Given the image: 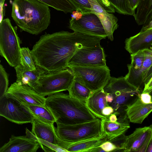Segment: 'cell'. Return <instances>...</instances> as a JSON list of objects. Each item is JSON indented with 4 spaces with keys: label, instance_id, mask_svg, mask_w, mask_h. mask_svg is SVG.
Instances as JSON below:
<instances>
[{
    "label": "cell",
    "instance_id": "obj_1",
    "mask_svg": "<svg viewBox=\"0 0 152 152\" xmlns=\"http://www.w3.org/2000/svg\"><path fill=\"white\" fill-rule=\"evenodd\" d=\"M103 38L74 31L45 34L33 46L32 55L37 66L46 73L67 68L71 58L80 49L100 43Z\"/></svg>",
    "mask_w": 152,
    "mask_h": 152
},
{
    "label": "cell",
    "instance_id": "obj_2",
    "mask_svg": "<svg viewBox=\"0 0 152 152\" xmlns=\"http://www.w3.org/2000/svg\"><path fill=\"white\" fill-rule=\"evenodd\" d=\"M49 7L38 0H13L11 16L22 31L38 35L50 23Z\"/></svg>",
    "mask_w": 152,
    "mask_h": 152
},
{
    "label": "cell",
    "instance_id": "obj_3",
    "mask_svg": "<svg viewBox=\"0 0 152 152\" xmlns=\"http://www.w3.org/2000/svg\"><path fill=\"white\" fill-rule=\"evenodd\" d=\"M45 104L55 118L56 123L73 125L97 118L89 110L85 103L62 91L48 96L46 98Z\"/></svg>",
    "mask_w": 152,
    "mask_h": 152
},
{
    "label": "cell",
    "instance_id": "obj_4",
    "mask_svg": "<svg viewBox=\"0 0 152 152\" xmlns=\"http://www.w3.org/2000/svg\"><path fill=\"white\" fill-rule=\"evenodd\" d=\"M55 128L57 136L71 143L100 138L106 135L103 132L101 119L73 125L56 123Z\"/></svg>",
    "mask_w": 152,
    "mask_h": 152
},
{
    "label": "cell",
    "instance_id": "obj_5",
    "mask_svg": "<svg viewBox=\"0 0 152 152\" xmlns=\"http://www.w3.org/2000/svg\"><path fill=\"white\" fill-rule=\"evenodd\" d=\"M103 88L106 93L113 96V100L108 105L113 108V113L117 116L125 112L127 107L134 102L142 93L129 83L124 77H111Z\"/></svg>",
    "mask_w": 152,
    "mask_h": 152
},
{
    "label": "cell",
    "instance_id": "obj_6",
    "mask_svg": "<svg viewBox=\"0 0 152 152\" xmlns=\"http://www.w3.org/2000/svg\"><path fill=\"white\" fill-rule=\"evenodd\" d=\"M17 28L12 26L8 18L0 22V54L13 67L20 64L21 42L17 34Z\"/></svg>",
    "mask_w": 152,
    "mask_h": 152
},
{
    "label": "cell",
    "instance_id": "obj_7",
    "mask_svg": "<svg viewBox=\"0 0 152 152\" xmlns=\"http://www.w3.org/2000/svg\"><path fill=\"white\" fill-rule=\"evenodd\" d=\"M72 71L69 68L60 71L45 73L39 79L35 91L44 96L68 90L74 79Z\"/></svg>",
    "mask_w": 152,
    "mask_h": 152
},
{
    "label": "cell",
    "instance_id": "obj_8",
    "mask_svg": "<svg viewBox=\"0 0 152 152\" xmlns=\"http://www.w3.org/2000/svg\"><path fill=\"white\" fill-rule=\"evenodd\" d=\"M75 79L92 92L103 88L111 77L110 70L107 67L70 66Z\"/></svg>",
    "mask_w": 152,
    "mask_h": 152
},
{
    "label": "cell",
    "instance_id": "obj_9",
    "mask_svg": "<svg viewBox=\"0 0 152 152\" xmlns=\"http://www.w3.org/2000/svg\"><path fill=\"white\" fill-rule=\"evenodd\" d=\"M152 136V125L137 128L128 136L124 134L110 140L118 147V152H146Z\"/></svg>",
    "mask_w": 152,
    "mask_h": 152
},
{
    "label": "cell",
    "instance_id": "obj_10",
    "mask_svg": "<svg viewBox=\"0 0 152 152\" xmlns=\"http://www.w3.org/2000/svg\"><path fill=\"white\" fill-rule=\"evenodd\" d=\"M69 28L74 31L105 39L107 35L99 18L93 13L83 14L77 10L72 12Z\"/></svg>",
    "mask_w": 152,
    "mask_h": 152
},
{
    "label": "cell",
    "instance_id": "obj_11",
    "mask_svg": "<svg viewBox=\"0 0 152 152\" xmlns=\"http://www.w3.org/2000/svg\"><path fill=\"white\" fill-rule=\"evenodd\" d=\"M74 66L88 67H107L106 55L100 43L81 48L69 60L68 66Z\"/></svg>",
    "mask_w": 152,
    "mask_h": 152
},
{
    "label": "cell",
    "instance_id": "obj_12",
    "mask_svg": "<svg viewBox=\"0 0 152 152\" xmlns=\"http://www.w3.org/2000/svg\"><path fill=\"white\" fill-rule=\"evenodd\" d=\"M4 95L21 105H34L46 107V98L28 85H20L15 82L11 84Z\"/></svg>",
    "mask_w": 152,
    "mask_h": 152
},
{
    "label": "cell",
    "instance_id": "obj_13",
    "mask_svg": "<svg viewBox=\"0 0 152 152\" xmlns=\"http://www.w3.org/2000/svg\"><path fill=\"white\" fill-rule=\"evenodd\" d=\"M0 115L18 124L31 123L34 117L20 104L5 95L0 98Z\"/></svg>",
    "mask_w": 152,
    "mask_h": 152
},
{
    "label": "cell",
    "instance_id": "obj_14",
    "mask_svg": "<svg viewBox=\"0 0 152 152\" xmlns=\"http://www.w3.org/2000/svg\"><path fill=\"white\" fill-rule=\"evenodd\" d=\"M40 148L35 140L25 136L12 135L9 141L0 148V152H36Z\"/></svg>",
    "mask_w": 152,
    "mask_h": 152
},
{
    "label": "cell",
    "instance_id": "obj_15",
    "mask_svg": "<svg viewBox=\"0 0 152 152\" xmlns=\"http://www.w3.org/2000/svg\"><path fill=\"white\" fill-rule=\"evenodd\" d=\"M152 66V51L145 52L144 61L141 69H134L131 64L127 65L128 72L125 75L127 80L132 85L140 89L144 87L145 78L150 68Z\"/></svg>",
    "mask_w": 152,
    "mask_h": 152
},
{
    "label": "cell",
    "instance_id": "obj_16",
    "mask_svg": "<svg viewBox=\"0 0 152 152\" xmlns=\"http://www.w3.org/2000/svg\"><path fill=\"white\" fill-rule=\"evenodd\" d=\"M116 122H112L109 117L101 119L103 132L110 140L125 134L130 127V121L126 111L118 115Z\"/></svg>",
    "mask_w": 152,
    "mask_h": 152
},
{
    "label": "cell",
    "instance_id": "obj_17",
    "mask_svg": "<svg viewBox=\"0 0 152 152\" xmlns=\"http://www.w3.org/2000/svg\"><path fill=\"white\" fill-rule=\"evenodd\" d=\"M76 10L83 14L97 13L104 10L108 13H114V8L108 0H69Z\"/></svg>",
    "mask_w": 152,
    "mask_h": 152
},
{
    "label": "cell",
    "instance_id": "obj_18",
    "mask_svg": "<svg viewBox=\"0 0 152 152\" xmlns=\"http://www.w3.org/2000/svg\"><path fill=\"white\" fill-rule=\"evenodd\" d=\"M139 96L127 107L125 111L130 122L141 124L152 112V102H144Z\"/></svg>",
    "mask_w": 152,
    "mask_h": 152
},
{
    "label": "cell",
    "instance_id": "obj_19",
    "mask_svg": "<svg viewBox=\"0 0 152 152\" xmlns=\"http://www.w3.org/2000/svg\"><path fill=\"white\" fill-rule=\"evenodd\" d=\"M125 44L126 50L131 54L149 49L152 45V28L126 39Z\"/></svg>",
    "mask_w": 152,
    "mask_h": 152
},
{
    "label": "cell",
    "instance_id": "obj_20",
    "mask_svg": "<svg viewBox=\"0 0 152 152\" xmlns=\"http://www.w3.org/2000/svg\"><path fill=\"white\" fill-rule=\"evenodd\" d=\"M107 140V136L105 135L98 138L71 143L62 140L57 136L56 143L68 152H90L92 149L100 146Z\"/></svg>",
    "mask_w": 152,
    "mask_h": 152
},
{
    "label": "cell",
    "instance_id": "obj_21",
    "mask_svg": "<svg viewBox=\"0 0 152 152\" xmlns=\"http://www.w3.org/2000/svg\"><path fill=\"white\" fill-rule=\"evenodd\" d=\"M14 68L17 77L16 82L20 85H28L33 89L37 86L40 76L46 73L43 69L39 66L34 71L26 69L20 64Z\"/></svg>",
    "mask_w": 152,
    "mask_h": 152
},
{
    "label": "cell",
    "instance_id": "obj_22",
    "mask_svg": "<svg viewBox=\"0 0 152 152\" xmlns=\"http://www.w3.org/2000/svg\"><path fill=\"white\" fill-rule=\"evenodd\" d=\"M106 96L103 88H102L93 92L86 102L89 110L96 117L100 119L106 118L102 114V110L108 105Z\"/></svg>",
    "mask_w": 152,
    "mask_h": 152
},
{
    "label": "cell",
    "instance_id": "obj_23",
    "mask_svg": "<svg viewBox=\"0 0 152 152\" xmlns=\"http://www.w3.org/2000/svg\"><path fill=\"white\" fill-rule=\"evenodd\" d=\"M31 124V132L35 136L57 145V136L54 125L42 122L35 117Z\"/></svg>",
    "mask_w": 152,
    "mask_h": 152
},
{
    "label": "cell",
    "instance_id": "obj_24",
    "mask_svg": "<svg viewBox=\"0 0 152 152\" xmlns=\"http://www.w3.org/2000/svg\"><path fill=\"white\" fill-rule=\"evenodd\" d=\"M21 105L34 117L42 122L51 125H54L56 122L55 118L47 107L34 105Z\"/></svg>",
    "mask_w": 152,
    "mask_h": 152
},
{
    "label": "cell",
    "instance_id": "obj_25",
    "mask_svg": "<svg viewBox=\"0 0 152 152\" xmlns=\"http://www.w3.org/2000/svg\"><path fill=\"white\" fill-rule=\"evenodd\" d=\"M134 17L139 25L147 24L152 20V0H140Z\"/></svg>",
    "mask_w": 152,
    "mask_h": 152
},
{
    "label": "cell",
    "instance_id": "obj_26",
    "mask_svg": "<svg viewBox=\"0 0 152 152\" xmlns=\"http://www.w3.org/2000/svg\"><path fill=\"white\" fill-rule=\"evenodd\" d=\"M68 91L70 97L85 103L93 92L75 78Z\"/></svg>",
    "mask_w": 152,
    "mask_h": 152
},
{
    "label": "cell",
    "instance_id": "obj_27",
    "mask_svg": "<svg viewBox=\"0 0 152 152\" xmlns=\"http://www.w3.org/2000/svg\"><path fill=\"white\" fill-rule=\"evenodd\" d=\"M41 2L65 13H71L76 10V8L69 0H38Z\"/></svg>",
    "mask_w": 152,
    "mask_h": 152
},
{
    "label": "cell",
    "instance_id": "obj_28",
    "mask_svg": "<svg viewBox=\"0 0 152 152\" xmlns=\"http://www.w3.org/2000/svg\"><path fill=\"white\" fill-rule=\"evenodd\" d=\"M26 133L27 136L36 140L39 143L40 148L45 152H68L66 150L57 145L36 137L27 128L26 129Z\"/></svg>",
    "mask_w": 152,
    "mask_h": 152
},
{
    "label": "cell",
    "instance_id": "obj_29",
    "mask_svg": "<svg viewBox=\"0 0 152 152\" xmlns=\"http://www.w3.org/2000/svg\"><path fill=\"white\" fill-rule=\"evenodd\" d=\"M114 8L115 12L128 15H135L130 5L129 0H108Z\"/></svg>",
    "mask_w": 152,
    "mask_h": 152
},
{
    "label": "cell",
    "instance_id": "obj_30",
    "mask_svg": "<svg viewBox=\"0 0 152 152\" xmlns=\"http://www.w3.org/2000/svg\"><path fill=\"white\" fill-rule=\"evenodd\" d=\"M20 64L24 68L31 70H35L38 67L28 48H22L20 53Z\"/></svg>",
    "mask_w": 152,
    "mask_h": 152
},
{
    "label": "cell",
    "instance_id": "obj_31",
    "mask_svg": "<svg viewBox=\"0 0 152 152\" xmlns=\"http://www.w3.org/2000/svg\"><path fill=\"white\" fill-rule=\"evenodd\" d=\"M131 65L133 67L136 69H141L143 66L145 58L144 50L131 54Z\"/></svg>",
    "mask_w": 152,
    "mask_h": 152
},
{
    "label": "cell",
    "instance_id": "obj_32",
    "mask_svg": "<svg viewBox=\"0 0 152 152\" xmlns=\"http://www.w3.org/2000/svg\"><path fill=\"white\" fill-rule=\"evenodd\" d=\"M0 98L4 96L9 84L8 77L3 66L0 65Z\"/></svg>",
    "mask_w": 152,
    "mask_h": 152
},
{
    "label": "cell",
    "instance_id": "obj_33",
    "mask_svg": "<svg viewBox=\"0 0 152 152\" xmlns=\"http://www.w3.org/2000/svg\"><path fill=\"white\" fill-rule=\"evenodd\" d=\"M100 147L104 152H118L117 146L111 141L107 140L103 142Z\"/></svg>",
    "mask_w": 152,
    "mask_h": 152
},
{
    "label": "cell",
    "instance_id": "obj_34",
    "mask_svg": "<svg viewBox=\"0 0 152 152\" xmlns=\"http://www.w3.org/2000/svg\"><path fill=\"white\" fill-rule=\"evenodd\" d=\"M113 108L111 106L108 105L104 108L102 110V114L106 118L109 117L114 113Z\"/></svg>",
    "mask_w": 152,
    "mask_h": 152
},
{
    "label": "cell",
    "instance_id": "obj_35",
    "mask_svg": "<svg viewBox=\"0 0 152 152\" xmlns=\"http://www.w3.org/2000/svg\"><path fill=\"white\" fill-rule=\"evenodd\" d=\"M152 92V77L145 84L142 93H150Z\"/></svg>",
    "mask_w": 152,
    "mask_h": 152
},
{
    "label": "cell",
    "instance_id": "obj_36",
    "mask_svg": "<svg viewBox=\"0 0 152 152\" xmlns=\"http://www.w3.org/2000/svg\"><path fill=\"white\" fill-rule=\"evenodd\" d=\"M132 8L135 12V10L139 4L140 0H129Z\"/></svg>",
    "mask_w": 152,
    "mask_h": 152
},
{
    "label": "cell",
    "instance_id": "obj_37",
    "mask_svg": "<svg viewBox=\"0 0 152 152\" xmlns=\"http://www.w3.org/2000/svg\"><path fill=\"white\" fill-rule=\"evenodd\" d=\"M106 99L108 105L112 102L113 100V97L111 94L106 93Z\"/></svg>",
    "mask_w": 152,
    "mask_h": 152
},
{
    "label": "cell",
    "instance_id": "obj_38",
    "mask_svg": "<svg viewBox=\"0 0 152 152\" xmlns=\"http://www.w3.org/2000/svg\"><path fill=\"white\" fill-rule=\"evenodd\" d=\"M117 116L116 114L113 113L109 117V119L111 122H116L118 120Z\"/></svg>",
    "mask_w": 152,
    "mask_h": 152
},
{
    "label": "cell",
    "instance_id": "obj_39",
    "mask_svg": "<svg viewBox=\"0 0 152 152\" xmlns=\"http://www.w3.org/2000/svg\"><path fill=\"white\" fill-rule=\"evenodd\" d=\"M4 4L0 3V22H1L3 20V7Z\"/></svg>",
    "mask_w": 152,
    "mask_h": 152
},
{
    "label": "cell",
    "instance_id": "obj_40",
    "mask_svg": "<svg viewBox=\"0 0 152 152\" xmlns=\"http://www.w3.org/2000/svg\"><path fill=\"white\" fill-rule=\"evenodd\" d=\"M146 152H152V136L149 142Z\"/></svg>",
    "mask_w": 152,
    "mask_h": 152
},
{
    "label": "cell",
    "instance_id": "obj_41",
    "mask_svg": "<svg viewBox=\"0 0 152 152\" xmlns=\"http://www.w3.org/2000/svg\"><path fill=\"white\" fill-rule=\"evenodd\" d=\"M5 0H0V3L4 4Z\"/></svg>",
    "mask_w": 152,
    "mask_h": 152
},
{
    "label": "cell",
    "instance_id": "obj_42",
    "mask_svg": "<svg viewBox=\"0 0 152 152\" xmlns=\"http://www.w3.org/2000/svg\"><path fill=\"white\" fill-rule=\"evenodd\" d=\"M149 49L152 50V45L151 46Z\"/></svg>",
    "mask_w": 152,
    "mask_h": 152
},
{
    "label": "cell",
    "instance_id": "obj_43",
    "mask_svg": "<svg viewBox=\"0 0 152 152\" xmlns=\"http://www.w3.org/2000/svg\"><path fill=\"white\" fill-rule=\"evenodd\" d=\"M150 95L152 97V92H151V93H150Z\"/></svg>",
    "mask_w": 152,
    "mask_h": 152
}]
</instances>
